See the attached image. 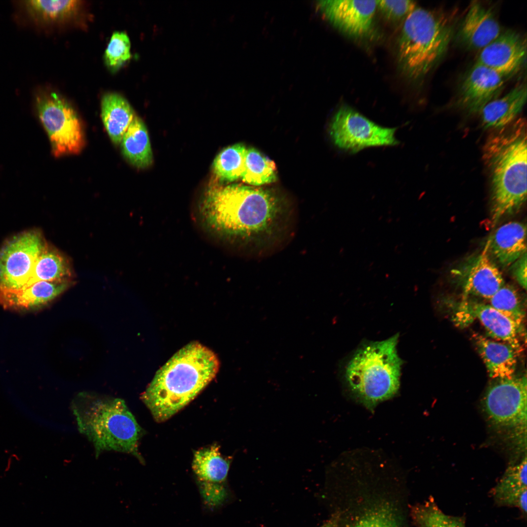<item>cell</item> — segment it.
<instances>
[{
  "label": "cell",
  "instance_id": "obj_16",
  "mask_svg": "<svg viewBox=\"0 0 527 527\" xmlns=\"http://www.w3.org/2000/svg\"><path fill=\"white\" fill-rule=\"evenodd\" d=\"M455 273L465 297L472 295L488 300L505 284L498 266L484 249L468 259Z\"/></svg>",
  "mask_w": 527,
  "mask_h": 527
},
{
  "label": "cell",
  "instance_id": "obj_19",
  "mask_svg": "<svg viewBox=\"0 0 527 527\" xmlns=\"http://www.w3.org/2000/svg\"><path fill=\"white\" fill-rule=\"evenodd\" d=\"M527 98L526 85L521 84L488 102L480 112L484 128L497 130L512 124L523 110Z\"/></svg>",
  "mask_w": 527,
  "mask_h": 527
},
{
  "label": "cell",
  "instance_id": "obj_13",
  "mask_svg": "<svg viewBox=\"0 0 527 527\" xmlns=\"http://www.w3.org/2000/svg\"><path fill=\"white\" fill-rule=\"evenodd\" d=\"M318 6L339 30L354 37H363L371 31L377 0H321Z\"/></svg>",
  "mask_w": 527,
  "mask_h": 527
},
{
  "label": "cell",
  "instance_id": "obj_5",
  "mask_svg": "<svg viewBox=\"0 0 527 527\" xmlns=\"http://www.w3.org/2000/svg\"><path fill=\"white\" fill-rule=\"evenodd\" d=\"M398 334L358 348L345 369L351 394L370 410L394 396L400 384L403 361L397 351Z\"/></svg>",
  "mask_w": 527,
  "mask_h": 527
},
{
  "label": "cell",
  "instance_id": "obj_34",
  "mask_svg": "<svg viewBox=\"0 0 527 527\" xmlns=\"http://www.w3.org/2000/svg\"><path fill=\"white\" fill-rule=\"evenodd\" d=\"M322 527H333L331 524H327Z\"/></svg>",
  "mask_w": 527,
  "mask_h": 527
},
{
  "label": "cell",
  "instance_id": "obj_27",
  "mask_svg": "<svg viewBox=\"0 0 527 527\" xmlns=\"http://www.w3.org/2000/svg\"><path fill=\"white\" fill-rule=\"evenodd\" d=\"M247 148L237 143L223 149L215 158L213 169L215 175L223 181L233 182L241 179L245 168Z\"/></svg>",
  "mask_w": 527,
  "mask_h": 527
},
{
  "label": "cell",
  "instance_id": "obj_26",
  "mask_svg": "<svg viewBox=\"0 0 527 527\" xmlns=\"http://www.w3.org/2000/svg\"><path fill=\"white\" fill-rule=\"evenodd\" d=\"M243 182L260 186L275 182L277 179L274 162L254 148L247 149Z\"/></svg>",
  "mask_w": 527,
  "mask_h": 527
},
{
  "label": "cell",
  "instance_id": "obj_33",
  "mask_svg": "<svg viewBox=\"0 0 527 527\" xmlns=\"http://www.w3.org/2000/svg\"><path fill=\"white\" fill-rule=\"evenodd\" d=\"M512 277L524 289L527 288V252L509 266Z\"/></svg>",
  "mask_w": 527,
  "mask_h": 527
},
{
  "label": "cell",
  "instance_id": "obj_23",
  "mask_svg": "<svg viewBox=\"0 0 527 527\" xmlns=\"http://www.w3.org/2000/svg\"><path fill=\"white\" fill-rule=\"evenodd\" d=\"M72 280L44 281L29 290L0 302L4 308L17 311L35 310L46 305L72 284Z\"/></svg>",
  "mask_w": 527,
  "mask_h": 527
},
{
  "label": "cell",
  "instance_id": "obj_24",
  "mask_svg": "<svg viewBox=\"0 0 527 527\" xmlns=\"http://www.w3.org/2000/svg\"><path fill=\"white\" fill-rule=\"evenodd\" d=\"M122 154L133 165L139 168L149 166L153 154L145 125L135 116L121 141Z\"/></svg>",
  "mask_w": 527,
  "mask_h": 527
},
{
  "label": "cell",
  "instance_id": "obj_4",
  "mask_svg": "<svg viewBox=\"0 0 527 527\" xmlns=\"http://www.w3.org/2000/svg\"><path fill=\"white\" fill-rule=\"evenodd\" d=\"M71 409L78 430L92 444L96 457L114 451L143 462L139 451L142 430L123 400L81 392L73 400Z\"/></svg>",
  "mask_w": 527,
  "mask_h": 527
},
{
  "label": "cell",
  "instance_id": "obj_15",
  "mask_svg": "<svg viewBox=\"0 0 527 527\" xmlns=\"http://www.w3.org/2000/svg\"><path fill=\"white\" fill-rule=\"evenodd\" d=\"M506 79L495 71L475 62L459 85V105L469 113H480L486 104L498 98Z\"/></svg>",
  "mask_w": 527,
  "mask_h": 527
},
{
  "label": "cell",
  "instance_id": "obj_14",
  "mask_svg": "<svg viewBox=\"0 0 527 527\" xmlns=\"http://www.w3.org/2000/svg\"><path fill=\"white\" fill-rule=\"evenodd\" d=\"M526 40L512 30L502 31L492 42L481 49L476 63L487 67L505 79L518 73L526 58Z\"/></svg>",
  "mask_w": 527,
  "mask_h": 527
},
{
  "label": "cell",
  "instance_id": "obj_25",
  "mask_svg": "<svg viewBox=\"0 0 527 527\" xmlns=\"http://www.w3.org/2000/svg\"><path fill=\"white\" fill-rule=\"evenodd\" d=\"M28 13L35 20L46 23L64 22L74 19L80 13L82 1L69 0H27L24 3Z\"/></svg>",
  "mask_w": 527,
  "mask_h": 527
},
{
  "label": "cell",
  "instance_id": "obj_32",
  "mask_svg": "<svg viewBox=\"0 0 527 527\" xmlns=\"http://www.w3.org/2000/svg\"><path fill=\"white\" fill-rule=\"evenodd\" d=\"M416 7L412 0H377V8L386 19L392 21L405 20Z\"/></svg>",
  "mask_w": 527,
  "mask_h": 527
},
{
  "label": "cell",
  "instance_id": "obj_3",
  "mask_svg": "<svg viewBox=\"0 0 527 527\" xmlns=\"http://www.w3.org/2000/svg\"><path fill=\"white\" fill-rule=\"evenodd\" d=\"M526 122L518 119L486 141L483 158L490 180L491 223L519 211L527 199Z\"/></svg>",
  "mask_w": 527,
  "mask_h": 527
},
{
  "label": "cell",
  "instance_id": "obj_30",
  "mask_svg": "<svg viewBox=\"0 0 527 527\" xmlns=\"http://www.w3.org/2000/svg\"><path fill=\"white\" fill-rule=\"evenodd\" d=\"M130 41L123 32H114L105 50L104 59L106 65L113 71L120 68L131 58Z\"/></svg>",
  "mask_w": 527,
  "mask_h": 527
},
{
  "label": "cell",
  "instance_id": "obj_8",
  "mask_svg": "<svg viewBox=\"0 0 527 527\" xmlns=\"http://www.w3.org/2000/svg\"><path fill=\"white\" fill-rule=\"evenodd\" d=\"M36 107L54 156L81 151L85 145L83 126L76 110L65 99L55 91H43L36 96Z\"/></svg>",
  "mask_w": 527,
  "mask_h": 527
},
{
  "label": "cell",
  "instance_id": "obj_22",
  "mask_svg": "<svg viewBox=\"0 0 527 527\" xmlns=\"http://www.w3.org/2000/svg\"><path fill=\"white\" fill-rule=\"evenodd\" d=\"M527 457L518 464L509 466L493 490L496 502L514 506L521 510L527 508Z\"/></svg>",
  "mask_w": 527,
  "mask_h": 527
},
{
  "label": "cell",
  "instance_id": "obj_1",
  "mask_svg": "<svg viewBox=\"0 0 527 527\" xmlns=\"http://www.w3.org/2000/svg\"><path fill=\"white\" fill-rule=\"evenodd\" d=\"M200 214L215 234L250 246L274 240L288 216L270 191L238 184L210 186L201 203Z\"/></svg>",
  "mask_w": 527,
  "mask_h": 527
},
{
  "label": "cell",
  "instance_id": "obj_12",
  "mask_svg": "<svg viewBox=\"0 0 527 527\" xmlns=\"http://www.w3.org/2000/svg\"><path fill=\"white\" fill-rule=\"evenodd\" d=\"M458 308L455 320L457 324L465 325L477 319L489 336L509 345L518 354L522 351L519 337L523 327L491 305L464 298Z\"/></svg>",
  "mask_w": 527,
  "mask_h": 527
},
{
  "label": "cell",
  "instance_id": "obj_28",
  "mask_svg": "<svg viewBox=\"0 0 527 527\" xmlns=\"http://www.w3.org/2000/svg\"><path fill=\"white\" fill-rule=\"evenodd\" d=\"M490 305L523 327L526 312L518 291L505 284L488 299Z\"/></svg>",
  "mask_w": 527,
  "mask_h": 527
},
{
  "label": "cell",
  "instance_id": "obj_6",
  "mask_svg": "<svg viewBox=\"0 0 527 527\" xmlns=\"http://www.w3.org/2000/svg\"><path fill=\"white\" fill-rule=\"evenodd\" d=\"M453 35L442 16L416 7L404 20L399 40V61L411 79L430 72L446 52Z\"/></svg>",
  "mask_w": 527,
  "mask_h": 527
},
{
  "label": "cell",
  "instance_id": "obj_21",
  "mask_svg": "<svg viewBox=\"0 0 527 527\" xmlns=\"http://www.w3.org/2000/svg\"><path fill=\"white\" fill-rule=\"evenodd\" d=\"M103 123L111 141L121 143L123 136L136 116L128 101L116 93L106 94L101 102Z\"/></svg>",
  "mask_w": 527,
  "mask_h": 527
},
{
  "label": "cell",
  "instance_id": "obj_31",
  "mask_svg": "<svg viewBox=\"0 0 527 527\" xmlns=\"http://www.w3.org/2000/svg\"><path fill=\"white\" fill-rule=\"evenodd\" d=\"M351 527H399L394 513L386 507L372 510L362 516Z\"/></svg>",
  "mask_w": 527,
  "mask_h": 527
},
{
  "label": "cell",
  "instance_id": "obj_7",
  "mask_svg": "<svg viewBox=\"0 0 527 527\" xmlns=\"http://www.w3.org/2000/svg\"><path fill=\"white\" fill-rule=\"evenodd\" d=\"M47 243L35 229L16 234L3 243L0 248V300L47 281L42 259Z\"/></svg>",
  "mask_w": 527,
  "mask_h": 527
},
{
  "label": "cell",
  "instance_id": "obj_11",
  "mask_svg": "<svg viewBox=\"0 0 527 527\" xmlns=\"http://www.w3.org/2000/svg\"><path fill=\"white\" fill-rule=\"evenodd\" d=\"M231 460L223 457L216 445L200 449L194 455L192 469L205 505L217 507L224 500V487Z\"/></svg>",
  "mask_w": 527,
  "mask_h": 527
},
{
  "label": "cell",
  "instance_id": "obj_18",
  "mask_svg": "<svg viewBox=\"0 0 527 527\" xmlns=\"http://www.w3.org/2000/svg\"><path fill=\"white\" fill-rule=\"evenodd\" d=\"M484 250L496 264L509 267L527 252V227L512 221L498 227L489 237Z\"/></svg>",
  "mask_w": 527,
  "mask_h": 527
},
{
  "label": "cell",
  "instance_id": "obj_2",
  "mask_svg": "<svg viewBox=\"0 0 527 527\" xmlns=\"http://www.w3.org/2000/svg\"><path fill=\"white\" fill-rule=\"evenodd\" d=\"M219 365L210 349L197 342L188 344L157 371L141 399L157 422L165 421L214 378Z\"/></svg>",
  "mask_w": 527,
  "mask_h": 527
},
{
  "label": "cell",
  "instance_id": "obj_17",
  "mask_svg": "<svg viewBox=\"0 0 527 527\" xmlns=\"http://www.w3.org/2000/svg\"><path fill=\"white\" fill-rule=\"evenodd\" d=\"M493 11L478 1L472 2L460 25L458 37L471 49H482L501 33Z\"/></svg>",
  "mask_w": 527,
  "mask_h": 527
},
{
  "label": "cell",
  "instance_id": "obj_20",
  "mask_svg": "<svg viewBox=\"0 0 527 527\" xmlns=\"http://www.w3.org/2000/svg\"><path fill=\"white\" fill-rule=\"evenodd\" d=\"M472 338L490 377L503 379L514 376L518 354L511 346L477 333Z\"/></svg>",
  "mask_w": 527,
  "mask_h": 527
},
{
  "label": "cell",
  "instance_id": "obj_9",
  "mask_svg": "<svg viewBox=\"0 0 527 527\" xmlns=\"http://www.w3.org/2000/svg\"><path fill=\"white\" fill-rule=\"evenodd\" d=\"M396 130L380 126L352 108L343 105L333 116L329 133L337 147L356 153L369 147L399 144Z\"/></svg>",
  "mask_w": 527,
  "mask_h": 527
},
{
  "label": "cell",
  "instance_id": "obj_10",
  "mask_svg": "<svg viewBox=\"0 0 527 527\" xmlns=\"http://www.w3.org/2000/svg\"><path fill=\"white\" fill-rule=\"evenodd\" d=\"M497 380L483 398L484 412L497 426L526 428V376Z\"/></svg>",
  "mask_w": 527,
  "mask_h": 527
},
{
  "label": "cell",
  "instance_id": "obj_29",
  "mask_svg": "<svg viewBox=\"0 0 527 527\" xmlns=\"http://www.w3.org/2000/svg\"><path fill=\"white\" fill-rule=\"evenodd\" d=\"M413 516L419 527H465L461 518L445 514L434 502L414 507Z\"/></svg>",
  "mask_w": 527,
  "mask_h": 527
}]
</instances>
